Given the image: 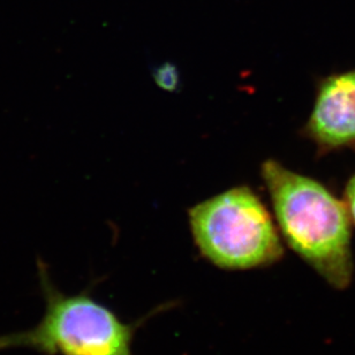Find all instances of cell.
<instances>
[{
	"label": "cell",
	"instance_id": "cell-4",
	"mask_svg": "<svg viewBox=\"0 0 355 355\" xmlns=\"http://www.w3.org/2000/svg\"><path fill=\"white\" fill-rule=\"evenodd\" d=\"M304 137L329 151L355 146V69L337 73L318 83Z\"/></svg>",
	"mask_w": 355,
	"mask_h": 355
},
{
	"label": "cell",
	"instance_id": "cell-5",
	"mask_svg": "<svg viewBox=\"0 0 355 355\" xmlns=\"http://www.w3.org/2000/svg\"><path fill=\"white\" fill-rule=\"evenodd\" d=\"M153 76L157 86L166 92H175L180 83V76L178 72L177 66L170 62L158 66Z\"/></svg>",
	"mask_w": 355,
	"mask_h": 355
},
{
	"label": "cell",
	"instance_id": "cell-1",
	"mask_svg": "<svg viewBox=\"0 0 355 355\" xmlns=\"http://www.w3.org/2000/svg\"><path fill=\"white\" fill-rule=\"evenodd\" d=\"M262 178L280 232L291 250L330 286L345 290L354 271L351 218L345 203L313 178L264 162Z\"/></svg>",
	"mask_w": 355,
	"mask_h": 355
},
{
	"label": "cell",
	"instance_id": "cell-2",
	"mask_svg": "<svg viewBox=\"0 0 355 355\" xmlns=\"http://www.w3.org/2000/svg\"><path fill=\"white\" fill-rule=\"evenodd\" d=\"M188 216L202 255L222 269H254L283 257L272 217L247 186L231 188L194 205Z\"/></svg>",
	"mask_w": 355,
	"mask_h": 355
},
{
	"label": "cell",
	"instance_id": "cell-6",
	"mask_svg": "<svg viewBox=\"0 0 355 355\" xmlns=\"http://www.w3.org/2000/svg\"><path fill=\"white\" fill-rule=\"evenodd\" d=\"M344 203H345L347 211H349L351 222L355 226V175L346 184Z\"/></svg>",
	"mask_w": 355,
	"mask_h": 355
},
{
	"label": "cell",
	"instance_id": "cell-3",
	"mask_svg": "<svg viewBox=\"0 0 355 355\" xmlns=\"http://www.w3.org/2000/svg\"><path fill=\"white\" fill-rule=\"evenodd\" d=\"M46 311L36 328L0 336V349L29 347L46 355H132L134 327L88 295H65L40 266Z\"/></svg>",
	"mask_w": 355,
	"mask_h": 355
}]
</instances>
